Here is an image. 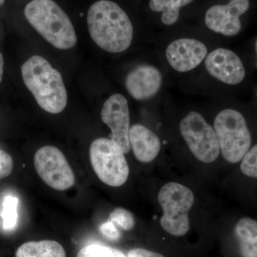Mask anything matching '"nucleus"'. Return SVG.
<instances>
[{
  "mask_svg": "<svg viewBox=\"0 0 257 257\" xmlns=\"http://www.w3.org/2000/svg\"><path fill=\"white\" fill-rule=\"evenodd\" d=\"M89 35L101 49L119 53L127 50L133 38V26L128 15L111 0H99L87 13Z\"/></svg>",
  "mask_w": 257,
  "mask_h": 257,
  "instance_id": "obj_1",
  "label": "nucleus"
},
{
  "mask_svg": "<svg viewBox=\"0 0 257 257\" xmlns=\"http://www.w3.org/2000/svg\"><path fill=\"white\" fill-rule=\"evenodd\" d=\"M22 76L37 104L51 114H59L67 104V92L60 72L41 56H32L23 64Z\"/></svg>",
  "mask_w": 257,
  "mask_h": 257,
  "instance_id": "obj_2",
  "label": "nucleus"
},
{
  "mask_svg": "<svg viewBox=\"0 0 257 257\" xmlns=\"http://www.w3.org/2000/svg\"><path fill=\"white\" fill-rule=\"evenodd\" d=\"M25 16L32 28L52 46L69 50L77 43V35L68 15L53 0H32Z\"/></svg>",
  "mask_w": 257,
  "mask_h": 257,
  "instance_id": "obj_3",
  "label": "nucleus"
},
{
  "mask_svg": "<svg viewBox=\"0 0 257 257\" xmlns=\"http://www.w3.org/2000/svg\"><path fill=\"white\" fill-rule=\"evenodd\" d=\"M220 152L224 160L239 163L251 148V136L244 116L234 109H225L214 122Z\"/></svg>",
  "mask_w": 257,
  "mask_h": 257,
  "instance_id": "obj_4",
  "label": "nucleus"
},
{
  "mask_svg": "<svg viewBox=\"0 0 257 257\" xmlns=\"http://www.w3.org/2000/svg\"><path fill=\"white\" fill-rule=\"evenodd\" d=\"M158 202L163 211L162 229L177 237L187 234L190 228L189 211L194 202L192 191L177 182H169L161 188Z\"/></svg>",
  "mask_w": 257,
  "mask_h": 257,
  "instance_id": "obj_5",
  "label": "nucleus"
},
{
  "mask_svg": "<svg viewBox=\"0 0 257 257\" xmlns=\"http://www.w3.org/2000/svg\"><path fill=\"white\" fill-rule=\"evenodd\" d=\"M93 170L103 183L119 187L126 183L130 175V167L117 145L107 138L96 139L89 150Z\"/></svg>",
  "mask_w": 257,
  "mask_h": 257,
  "instance_id": "obj_6",
  "label": "nucleus"
},
{
  "mask_svg": "<svg viewBox=\"0 0 257 257\" xmlns=\"http://www.w3.org/2000/svg\"><path fill=\"white\" fill-rule=\"evenodd\" d=\"M180 133L189 150L198 160L211 163L220 153L215 130L202 114L191 111L181 121Z\"/></svg>",
  "mask_w": 257,
  "mask_h": 257,
  "instance_id": "obj_7",
  "label": "nucleus"
},
{
  "mask_svg": "<svg viewBox=\"0 0 257 257\" xmlns=\"http://www.w3.org/2000/svg\"><path fill=\"white\" fill-rule=\"evenodd\" d=\"M34 165L40 178L51 188L65 191L75 183L73 170L57 147L45 146L39 149L34 157Z\"/></svg>",
  "mask_w": 257,
  "mask_h": 257,
  "instance_id": "obj_8",
  "label": "nucleus"
},
{
  "mask_svg": "<svg viewBox=\"0 0 257 257\" xmlns=\"http://www.w3.org/2000/svg\"><path fill=\"white\" fill-rule=\"evenodd\" d=\"M101 118L110 128L111 140L124 154H127L131 148L128 140L130 110L125 96L120 94L111 95L102 106Z\"/></svg>",
  "mask_w": 257,
  "mask_h": 257,
  "instance_id": "obj_9",
  "label": "nucleus"
},
{
  "mask_svg": "<svg viewBox=\"0 0 257 257\" xmlns=\"http://www.w3.org/2000/svg\"><path fill=\"white\" fill-rule=\"evenodd\" d=\"M249 0H230L226 5H216L206 12L207 28L216 33L234 37L241 30V15L249 9Z\"/></svg>",
  "mask_w": 257,
  "mask_h": 257,
  "instance_id": "obj_10",
  "label": "nucleus"
},
{
  "mask_svg": "<svg viewBox=\"0 0 257 257\" xmlns=\"http://www.w3.org/2000/svg\"><path fill=\"white\" fill-rule=\"evenodd\" d=\"M205 67L213 77L230 85L240 84L246 76L242 61L227 49L218 48L211 52L206 57Z\"/></svg>",
  "mask_w": 257,
  "mask_h": 257,
  "instance_id": "obj_11",
  "label": "nucleus"
},
{
  "mask_svg": "<svg viewBox=\"0 0 257 257\" xmlns=\"http://www.w3.org/2000/svg\"><path fill=\"white\" fill-rule=\"evenodd\" d=\"M207 55L205 45L194 39H179L172 42L166 50L171 67L179 72H187L198 67Z\"/></svg>",
  "mask_w": 257,
  "mask_h": 257,
  "instance_id": "obj_12",
  "label": "nucleus"
},
{
  "mask_svg": "<svg viewBox=\"0 0 257 257\" xmlns=\"http://www.w3.org/2000/svg\"><path fill=\"white\" fill-rule=\"evenodd\" d=\"M162 84L160 71L149 64L135 67L125 79V87L128 94L139 101L147 100L156 95Z\"/></svg>",
  "mask_w": 257,
  "mask_h": 257,
  "instance_id": "obj_13",
  "label": "nucleus"
},
{
  "mask_svg": "<svg viewBox=\"0 0 257 257\" xmlns=\"http://www.w3.org/2000/svg\"><path fill=\"white\" fill-rule=\"evenodd\" d=\"M128 140L137 160L143 163L155 160L160 153V139L143 125L135 124L130 127Z\"/></svg>",
  "mask_w": 257,
  "mask_h": 257,
  "instance_id": "obj_14",
  "label": "nucleus"
},
{
  "mask_svg": "<svg viewBox=\"0 0 257 257\" xmlns=\"http://www.w3.org/2000/svg\"><path fill=\"white\" fill-rule=\"evenodd\" d=\"M234 235L241 257H257V221L241 218L235 225Z\"/></svg>",
  "mask_w": 257,
  "mask_h": 257,
  "instance_id": "obj_15",
  "label": "nucleus"
},
{
  "mask_svg": "<svg viewBox=\"0 0 257 257\" xmlns=\"http://www.w3.org/2000/svg\"><path fill=\"white\" fill-rule=\"evenodd\" d=\"M16 257H67L63 246L54 240L28 241L18 248Z\"/></svg>",
  "mask_w": 257,
  "mask_h": 257,
  "instance_id": "obj_16",
  "label": "nucleus"
},
{
  "mask_svg": "<svg viewBox=\"0 0 257 257\" xmlns=\"http://www.w3.org/2000/svg\"><path fill=\"white\" fill-rule=\"evenodd\" d=\"M194 0H150V8L152 11L162 13V23L174 25L178 21L181 8L187 6Z\"/></svg>",
  "mask_w": 257,
  "mask_h": 257,
  "instance_id": "obj_17",
  "label": "nucleus"
},
{
  "mask_svg": "<svg viewBox=\"0 0 257 257\" xmlns=\"http://www.w3.org/2000/svg\"><path fill=\"white\" fill-rule=\"evenodd\" d=\"M18 199L13 196L5 197L3 202L2 218L3 221V228L6 231L14 229L18 219Z\"/></svg>",
  "mask_w": 257,
  "mask_h": 257,
  "instance_id": "obj_18",
  "label": "nucleus"
},
{
  "mask_svg": "<svg viewBox=\"0 0 257 257\" xmlns=\"http://www.w3.org/2000/svg\"><path fill=\"white\" fill-rule=\"evenodd\" d=\"M77 257H126L116 248L99 244H90L79 250Z\"/></svg>",
  "mask_w": 257,
  "mask_h": 257,
  "instance_id": "obj_19",
  "label": "nucleus"
},
{
  "mask_svg": "<svg viewBox=\"0 0 257 257\" xmlns=\"http://www.w3.org/2000/svg\"><path fill=\"white\" fill-rule=\"evenodd\" d=\"M109 220L114 222L116 226L125 231H130L135 227V219L133 214L124 208H116L111 211L109 216Z\"/></svg>",
  "mask_w": 257,
  "mask_h": 257,
  "instance_id": "obj_20",
  "label": "nucleus"
},
{
  "mask_svg": "<svg viewBox=\"0 0 257 257\" xmlns=\"http://www.w3.org/2000/svg\"><path fill=\"white\" fill-rule=\"evenodd\" d=\"M240 169L246 177L257 179V145L251 147L243 156Z\"/></svg>",
  "mask_w": 257,
  "mask_h": 257,
  "instance_id": "obj_21",
  "label": "nucleus"
},
{
  "mask_svg": "<svg viewBox=\"0 0 257 257\" xmlns=\"http://www.w3.org/2000/svg\"><path fill=\"white\" fill-rule=\"evenodd\" d=\"M13 166L14 162L9 154L0 150V180L6 178L12 173Z\"/></svg>",
  "mask_w": 257,
  "mask_h": 257,
  "instance_id": "obj_22",
  "label": "nucleus"
},
{
  "mask_svg": "<svg viewBox=\"0 0 257 257\" xmlns=\"http://www.w3.org/2000/svg\"><path fill=\"white\" fill-rule=\"evenodd\" d=\"M101 234L104 235L108 239L111 241H118L120 239V232L119 229L116 227V225L110 220L101 224L99 227Z\"/></svg>",
  "mask_w": 257,
  "mask_h": 257,
  "instance_id": "obj_23",
  "label": "nucleus"
},
{
  "mask_svg": "<svg viewBox=\"0 0 257 257\" xmlns=\"http://www.w3.org/2000/svg\"><path fill=\"white\" fill-rule=\"evenodd\" d=\"M127 257H165L162 253L143 248H135L130 250Z\"/></svg>",
  "mask_w": 257,
  "mask_h": 257,
  "instance_id": "obj_24",
  "label": "nucleus"
},
{
  "mask_svg": "<svg viewBox=\"0 0 257 257\" xmlns=\"http://www.w3.org/2000/svg\"><path fill=\"white\" fill-rule=\"evenodd\" d=\"M3 72H4V59L3 54L0 53V83L3 80Z\"/></svg>",
  "mask_w": 257,
  "mask_h": 257,
  "instance_id": "obj_25",
  "label": "nucleus"
},
{
  "mask_svg": "<svg viewBox=\"0 0 257 257\" xmlns=\"http://www.w3.org/2000/svg\"><path fill=\"white\" fill-rule=\"evenodd\" d=\"M255 51H256V57H257V40H256V42H255ZM256 67H257V61H256Z\"/></svg>",
  "mask_w": 257,
  "mask_h": 257,
  "instance_id": "obj_26",
  "label": "nucleus"
},
{
  "mask_svg": "<svg viewBox=\"0 0 257 257\" xmlns=\"http://www.w3.org/2000/svg\"><path fill=\"white\" fill-rule=\"evenodd\" d=\"M5 0H0V6H2V5H4Z\"/></svg>",
  "mask_w": 257,
  "mask_h": 257,
  "instance_id": "obj_27",
  "label": "nucleus"
},
{
  "mask_svg": "<svg viewBox=\"0 0 257 257\" xmlns=\"http://www.w3.org/2000/svg\"><path fill=\"white\" fill-rule=\"evenodd\" d=\"M256 95H257V93H256Z\"/></svg>",
  "mask_w": 257,
  "mask_h": 257,
  "instance_id": "obj_28",
  "label": "nucleus"
}]
</instances>
